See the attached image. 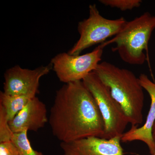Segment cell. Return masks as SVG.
<instances>
[{
	"label": "cell",
	"mask_w": 155,
	"mask_h": 155,
	"mask_svg": "<svg viewBox=\"0 0 155 155\" xmlns=\"http://www.w3.org/2000/svg\"><path fill=\"white\" fill-rule=\"evenodd\" d=\"M82 81L94 97L102 116L105 125L104 138L121 137L129 122L125 112L112 96L109 88L94 72Z\"/></svg>",
	"instance_id": "5"
},
{
	"label": "cell",
	"mask_w": 155,
	"mask_h": 155,
	"mask_svg": "<svg viewBox=\"0 0 155 155\" xmlns=\"http://www.w3.org/2000/svg\"><path fill=\"white\" fill-rule=\"evenodd\" d=\"M34 97L24 95H10L3 91L0 92V105L2 106L11 121Z\"/></svg>",
	"instance_id": "11"
},
{
	"label": "cell",
	"mask_w": 155,
	"mask_h": 155,
	"mask_svg": "<svg viewBox=\"0 0 155 155\" xmlns=\"http://www.w3.org/2000/svg\"><path fill=\"white\" fill-rule=\"evenodd\" d=\"M48 123L61 142L104 135L102 116L82 81L65 84L56 91Z\"/></svg>",
	"instance_id": "1"
},
{
	"label": "cell",
	"mask_w": 155,
	"mask_h": 155,
	"mask_svg": "<svg viewBox=\"0 0 155 155\" xmlns=\"http://www.w3.org/2000/svg\"><path fill=\"white\" fill-rule=\"evenodd\" d=\"M143 88L149 94L151 99L150 107L146 120L141 127L131 126L127 132L123 134L121 137L124 143L139 140L147 146L151 155L155 154V144L153 140L152 129L155 122V83L145 74H141L138 77Z\"/></svg>",
	"instance_id": "9"
},
{
	"label": "cell",
	"mask_w": 155,
	"mask_h": 155,
	"mask_svg": "<svg viewBox=\"0 0 155 155\" xmlns=\"http://www.w3.org/2000/svg\"><path fill=\"white\" fill-rule=\"evenodd\" d=\"M121 137L106 139L92 136L61 142L63 155H123Z\"/></svg>",
	"instance_id": "8"
},
{
	"label": "cell",
	"mask_w": 155,
	"mask_h": 155,
	"mask_svg": "<svg viewBox=\"0 0 155 155\" xmlns=\"http://www.w3.org/2000/svg\"><path fill=\"white\" fill-rule=\"evenodd\" d=\"M52 69L51 64L30 69L16 65L4 74V92L10 95H24L35 97L39 93L40 80Z\"/></svg>",
	"instance_id": "7"
},
{
	"label": "cell",
	"mask_w": 155,
	"mask_h": 155,
	"mask_svg": "<svg viewBox=\"0 0 155 155\" xmlns=\"http://www.w3.org/2000/svg\"><path fill=\"white\" fill-rule=\"evenodd\" d=\"M88 18L78 22L77 29L80 37L68 51L72 55H80L84 50L115 36L124 27L127 21L124 17L110 19L103 17L95 4L89 6Z\"/></svg>",
	"instance_id": "4"
},
{
	"label": "cell",
	"mask_w": 155,
	"mask_h": 155,
	"mask_svg": "<svg viewBox=\"0 0 155 155\" xmlns=\"http://www.w3.org/2000/svg\"><path fill=\"white\" fill-rule=\"evenodd\" d=\"M0 155H19L11 140L0 143Z\"/></svg>",
	"instance_id": "15"
},
{
	"label": "cell",
	"mask_w": 155,
	"mask_h": 155,
	"mask_svg": "<svg viewBox=\"0 0 155 155\" xmlns=\"http://www.w3.org/2000/svg\"><path fill=\"white\" fill-rule=\"evenodd\" d=\"M104 48L101 44L92 51L84 54L59 53L51 60L52 69L60 81L64 84L82 81L100 64Z\"/></svg>",
	"instance_id": "6"
},
{
	"label": "cell",
	"mask_w": 155,
	"mask_h": 155,
	"mask_svg": "<svg viewBox=\"0 0 155 155\" xmlns=\"http://www.w3.org/2000/svg\"><path fill=\"white\" fill-rule=\"evenodd\" d=\"M155 155V154H154V155Z\"/></svg>",
	"instance_id": "17"
},
{
	"label": "cell",
	"mask_w": 155,
	"mask_h": 155,
	"mask_svg": "<svg viewBox=\"0 0 155 155\" xmlns=\"http://www.w3.org/2000/svg\"><path fill=\"white\" fill-rule=\"evenodd\" d=\"M28 131L14 133L11 140L17 148L19 155H44L34 150L28 137Z\"/></svg>",
	"instance_id": "12"
},
{
	"label": "cell",
	"mask_w": 155,
	"mask_h": 155,
	"mask_svg": "<svg viewBox=\"0 0 155 155\" xmlns=\"http://www.w3.org/2000/svg\"><path fill=\"white\" fill-rule=\"evenodd\" d=\"M13 134L9 126L6 111L0 105V143L11 140Z\"/></svg>",
	"instance_id": "14"
},
{
	"label": "cell",
	"mask_w": 155,
	"mask_h": 155,
	"mask_svg": "<svg viewBox=\"0 0 155 155\" xmlns=\"http://www.w3.org/2000/svg\"><path fill=\"white\" fill-rule=\"evenodd\" d=\"M155 29V15L146 12L130 21H127L122 30L110 40L101 44L104 48L112 44L116 47L112 51L130 65H141L147 60L148 43Z\"/></svg>",
	"instance_id": "3"
},
{
	"label": "cell",
	"mask_w": 155,
	"mask_h": 155,
	"mask_svg": "<svg viewBox=\"0 0 155 155\" xmlns=\"http://www.w3.org/2000/svg\"><path fill=\"white\" fill-rule=\"evenodd\" d=\"M93 72L109 88L131 126L141 125L144 95L138 78L130 70L105 61L100 63Z\"/></svg>",
	"instance_id": "2"
},
{
	"label": "cell",
	"mask_w": 155,
	"mask_h": 155,
	"mask_svg": "<svg viewBox=\"0 0 155 155\" xmlns=\"http://www.w3.org/2000/svg\"><path fill=\"white\" fill-rule=\"evenodd\" d=\"M104 5L116 8L122 11L131 10L141 5V0H100Z\"/></svg>",
	"instance_id": "13"
},
{
	"label": "cell",
	"mask_w": 155,
	"mask_h": 155,
	"mask_svg": "<svg viewBox=\"0 0 155 155\" xmlns=\"http://www.w3.org/2000/svg\"><path fill=\"white\" fill-rule=\"evenodd\" d=\"M46 106L35 97L11 121L9 126L13 133L24 130L37 131L48 122Z\"/></svg>",
	"instance_id": "10"
},
{
	"label": "cell",
	"mask_w": 155,
	"mask_h": 155,
	"mask_svg": "<svg viewBox=\"0 0 155 155\" xmlns=\"http://www.w3.org/2000/svg\"><path fill=\"white\" fill-rule=\"evenodd\" d=\"M152 137L153 140L155 144V122L153 126L152 129Z\"/></svg>",
	"instance_id": "16"
}]
</instances>
